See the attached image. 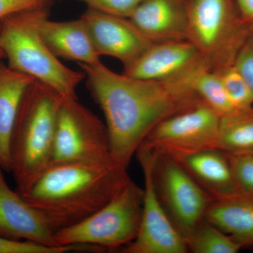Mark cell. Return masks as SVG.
I'll return each mask as SVG.
<instances>
[{
	"label": "cell",
	"mask_w": 253,
	"mask_h": 253,
	"mask_svg": "<svg viewBox=\"0 0 253 253\" xmlns=\"http://www.w3.org/2000/svg\"><path fill=\"white\" fill-rule=\"evenodd\" d=\"M234 66L247 82L253 93V31L240 50Z\"/></svg>",
	"instance_id": "484cf974"
},
{
	"label": "cell",
	"mask_w": 253,
	"mask_h": 253,
	"mask_svg": "<svg viewBox=\"0 0 253 253\" xmlns=\"http://www.w3.org/2000/svg\"><path fill=\"white\" fill-rule=\"evenodd\" d=\"M187 41L210 71L220 74L234 66L253 29L244 23L235 0H187Z\"/></svg>",
	"instance_id": "5b68a950"
},
{
	"label": "cell",
	"mask_w": 253,
	"mask_h": 253,
	"mask_svg": "<svg viewBox=\"0 0 253 253\" xmlns=\"http://www.w3.org/2000/svg\"><path fill=\"white\" fill-rule=\"evenodd\" d=\"M192 87L200 99L209 105L220 117L240 111L226 94L219 74L208 68L203 70L195 78Z\"/></svg>",
	"instance_id": "44dd1931"
},
{
	"label": "cell",
	"mask_w": 253,
	"mask_h": 253,
	"mask_svg": "<svg viewBox=\"0 0 253 253\" xmlns=\"http://www.w3.org/2000/svg\"><path fill=\"white\" fill-rule=\"evenodd\" d=\"M34 81L0 61V166L10 172V141L25 91Z\"/></svg>",
	"instance_id": "ac0fdd59"
},
{
	"label": "cell",
	"mask_w": 253,
	"mask_h": 253,
	"mask_svg": "<svg viewBox=\"0 0 253 253\" xmlns=\"http://www.w3.org/2000/svg\"><path fill=\"white\" fill-rule=\"evenodd\" d=\"M129 18L152 42L187 40V0H141Z\"/></svg>",
	"instance_id": "5bb4252c"
},
{
	"label": "cell",
	"mask_w": 253,
	"mask_h": 253,
	"mask_svg": "<svg viewBox=\"0 0 253 253\" xmlns=\"http://www.w3.org/2000/svg\"><path fill=\"white\" fill-rule=\"evenodd\" d=\"M206 68L199 50L186 40L154 43L123 73L151 81L191 82Z\"/></svg>",
	"instance_id": "8fae6325"
},
{
	"label": "cell",
	"mask_w": 253,
	"mask_h": 253,
	"mask_svg": "<svg viewBox=\"0 0 253 253\" xmlns=\"http://www.w3.org/2000/svg\"><path fill=\"white\" fill-rule=\"evenodd\" d=\"M84 250L83 246L50 248L31 241L6 239L0 236V253H63Z\"/></svg>",
	"instance_id": "cb8c5ba5"
},
{
	"label": "cell",
	"mask_w": 253,
	"mask_h": 253,
	"mask_svg": "<svg viewBox=\"0 0 253 253\" xmlns=\"http://www.w3.org/2000/svg\"><path fill=\"white\" fill-rule=\"evenodd\" d=\"M144 189L131 179L99 211L55 233L61 247L91 246L101 251L122 250L136 239L142 215Z\"/></svg>",
	"instance_id": "8992f818"
},
{
	"label": "cell",
	"mask_w": 253,
	"mask_h": 253,
	"mask_svg": "<svg viewBox=\"0 0 253 253\" xmlns=\"http://www.w3.org/2000/svg\"><path fill=\"white\" fill-rule=\"evenodd\" d=\"M189 252L237 253L242 249L230 236L204 218L187 240Z\"/></svg>",
	"instance_id": "ffe728a7"
},
{
	"label": "cell",
	"mask_w": 253,
	"mask_h": 253,
	"mask_svg": "<svg viewBox=\"0 0 253 253\" xmlns=\"http://www.w3.org/2000/svg\"><path fill=\"white\" fill-rule=\"evenodd\" d=\"M205 218L241 247L253 246V191L211 197Z\"/></svg>",
	"instance_id": "9a60e30c"
},
{
	"label": "cell",
	"mask_w": 253,
	"mask_h": 253,
	"mask_svg": "<svg viewBox=\"0 0 253 253\" xmlns=\"http://www.w3.org/2000/svg\"><path fill=\"white\" fill-rule=\"evenodd\" d=\"M113 162L106 124L76 98L60 106L51 165Z\"/></svg>",
	"instance_id": "52a82bcc"
},
{
	"label": "cell",
	"mask_w": 253,
	"mask_h": 253,
	"mask_svg": "<svg viewBox=\"0 0 253 253\" xmlns=\"http://www.w3.org/2000/svg\"><path fill=\"white\" fill-rule=\"evenodd\" d=\"M130 179L114 162L51 165L20 194L55 233L99 211Z\"/></svg>",
	"instance_id": "7a4b0ae2"
},
{
	"label": "cell",
	"mask_w": 253,
	"mask_h": 253,
	"mask_svg": "<svg viewBox=\"0 0 253 253\" xmlns=\"http://www.w3.org/2000/svg\"><path fill=\"white\" fill-rule=\"evenodd\" d=\"M89 9L105 14L129 18L141 0H82Z\"/></svg>",
	"instance_id": "d4e9b609"
},
{
	"label": "cell",
	"mask_w": 253,
	"mask_h": 253,
	"mask_svg": "<svg viewBox=\"0 0 253 253\" xmlns=\"http://www.w3.org/2000/svg\"><path fill=\"white\" fill-rule=\"evenodd\" d=\"M4 57H5L4 52L3 51L2 48H1V44H0V61Z\"/></svg>",
	"instance_id": "f1b7e54d"
},
{
	"label": "cell",
	"mask_w": 253,
	"mask_h": 253,
	"mask_svg": "<svg viewBox=\"0 0 253 253\" xmlns=\"http://www.w3.org/2000/svg\"></svg>",
	"instance_id": "f546056e"
},
{
	"label": "cell",
	"mask_w": 253,
	"mask_h": 253,
	"mask_svg": "<svg viewBox=\"0 0 253 253\" xmlns=\"http://www.w3.org/2000/svg\"><path fill=\"white\" fill-rule=\"evenodd\" d=\"M172 156L211 197L240 190L227 155L221 150L209 149Z\"/></svg>",
	"instance_id": "e0dca14e"
},
{
	"label": "cell",
	"mask_w": 253,
	"mask_h": 253,
	"mask_svg": "<svg viewBox=\"0 0 253 253\" xmlns=\"http://www.w3.org/2000/svg\"><path fill=\"white\" fill-rule=\"evenodd\" d=\"M219 76L226 94L238 109L253 108V91L234 65L223 71Z\"/></svg>",
	"instance_id": "7402d4cb"
},
{
	"label": "cell",
	"mask_w": 253,
	"mask_h": 253,
	"mask_svg": "<svg viewBox=\"0 0 253 253\" xmlns=\"http://www.w3.org/2000/svg\"><path fill=\"white\" fill-rule=\"evenodd\" d=\"M219 122L220 116L201 99L159 123L140 146L171 156L217 149Z\"/></svg>",
	"instance_id": "9c48e42d"
},
{
	"label": "cell",
	"mask_w": 253,
	"mask_h": 253,
	"mask_svg": "<svg viewBox=\"0 0 253 253\" xmlns=\"http://www.w3.org/2000/svg\"><path fill=\"white\" fill-rule=\"evenodd\" d=\"M153 152L151 172L156 194L173 225L187 243L204 219L211 196L172 156Z\"/></svg>",
	"instance_id": "ba28073f"
},
{
	"label": "cell",
	"mask_w": 253,
	"mask_h": 253,
	"mask_svg": "<svg viewBox=\"0 0 253 253\" xmlns=\"http://www.w3.org/2000/svg\"><path fill=\"white\" fill-rule=\"evenodd\" d=\"M47 7L10 15L0 23V44L11 69L27 75L57 91L63 98H76V88L85 78L59 61L40 33Z\"/></svg>",
	"instance_id": "277c9868"
},
{
	"label": "cell",
	"mask_w": 253,
	"mask_h": 253,
	"mask_svg": "<svg viewBox=\"0 0 253 253\" xmlns=\"http://www.w3.org/2000/svg\"><path fill=\"white\" fill-rule=\"evenodd\" d=\"M49 0H0V23L10 15L46 7Z\"/></svg>",
	"instance_id": "4316f807"
},
{
	"label": "cell",
	"mask_w": 253,
	"mask_h": 253,
	"mask_svg": "<svg viewBox=\"0 0 253 253\" xmlns=\"http://www.w3.org/2000/svg\"><path fill=\"white\" fill-rule=\"evenodd\" d=\"M0 166V236L50 248H62L44 216L9 187ZM68 247V246H67Z\"/></svg>",
	"instance_id": "4fadbf2b"
},
{
	"label": "cell",
	"mask_w": 253,
	"mask_h": 253,
	"mask_svg": "<svg viewBox=\"0 0 253 253\" xmlns=\"http://www.w3.org/2000/svg\"><path fill=\"white\" fill-rule=\"evenodd\" d=\"M217 149L227 154L253 151V108L220 117Z\"/></svg>",
	"instance_id": "d6986e66"
},
{
	"label": "cell",
	"mask_w": 253,
	"mask_h": 253,
	"mask_svg": "<svg viewBox=\"0 0 253 253\" xmlns=\"http://www.w3.org/2000/svg\"><path fill=\"white\" fill-rule=\"evenodd\" d=\"M43 41L58 58L86 65L101 62L85 23L81 17L70 21H53L48 16L40 23Z\"/></svg>",
	"instance_id": "2e32d148"
},
{
	"label": "cell",
	"mask_w": 253,
	"mask_h": 253,
	"mask_svg": "<svg viewBox=\"0 0 253 253\" xmlns=\"http://www.w3.org/2000/svg\"><path fill=\"white\" fill-rule=\"evenodd\" d=\"M241 19L253 29V0H235Z\"/></svg>",
	"instance_id": "83f0119b"
},
{
	"label": "cell",
	"mask_w": 253,
	"mask_h": 253,
	"mask_svg": "<svg viewBox=\"0 0 253 253\" xmlns=\"http://www.w3.org/2000/svg\"><path fill=\"white\" fill-rule=\"evenodd\" d=\"M63 99L57 91L35 80L23 94L10 141V172L19 194L50 166Z\"/></svg>",
	"instance_id": "3957f363"
},
{
	"label": "cell",
	"mask_w": 253,
	"mask_h": 253,
	"mask_svg": "<svg viewBox=\"0 0 253 253\" xmlns=\"http://www.w3.org/2000/svg\"><path fill=\"white\" fill-rule=\"evenodd\" d=\"M96 53L121 61L127 67L154 44L129 18L89 9L81 16Z\"/></svg>",
	"instance_id": "7c38bea8"
},
{
	"label": "cell",
	"mask_w": 253,
	"mask_h": 253,
	"mask_svg": "<svg viewBox=\"0 0 253 253\" xmlns=\"http://www.w3.org/2000/svg\"><path fill=\"white\" fill-rule=\"evenodd\" d=\"M226 154L239 189L253 191V151Z\"/></svg>",
	"instance_id": "603a6c76"
},
{
	"label": "cell",
	"mask_w": 253,
	"mask_h": 253,
	"mask_svg": "<svg viewBox=\"0 0 253 253\" xmlns=\"http://www.w3.org/2000/svg\"><path fill=\"white\" fill-rule=\"evenodd\" d=\"M136 154L144 178L142 215L136 239L123 248V253H189L186 240L173 225L156 194L151 172L154 152L140 146Z\"/></svg>",
	"instance_id": "30bf717a"
},
{
	"label": "cell",
	"mask_w": 253,
	"mask_h": 253,
	"mask_svg": "<svg viewBox=\"0 0 253 253\" xmlns=\"http://www.w3.org/2000/svg\"><path fill=\"white\" fill-rule=\"evenodd\" d=\"M79 65L104 113L113 162L124 169L159 123L201 99L193 82L139 79L115 73L101 62Z\"/></svg>",
	"instance_id": "6da1fadb"
}]
</instances>
